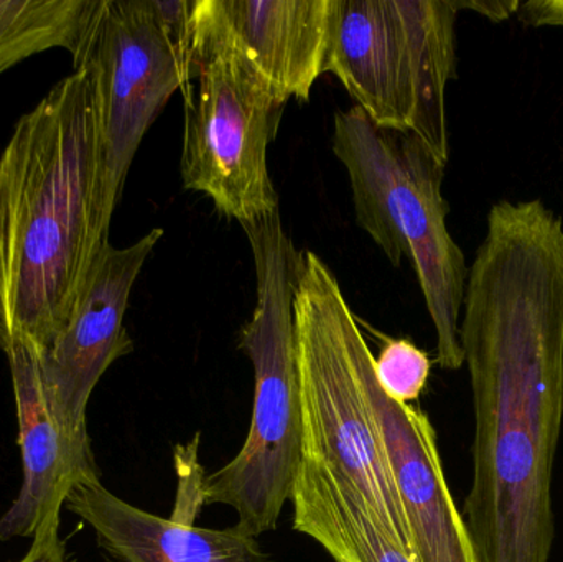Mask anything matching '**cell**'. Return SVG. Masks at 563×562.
Returning <instances> with one entry per match:
<instances>
[{"instance_id": "12", "label": "cell", "mask_w": 563, "mask_h": 562, "mask_svg": "<svg viewBox=\"0 0 563 562\" xmlns=\"http://www.w3.org/2000/svg\"><path fill=\"white\" fill-rule=\"evenodd\" d=\"M63 508L95 530L112 562H274L257 538L236 527L208 530L155 517L111 494L101 478L78 482Z\"/></svg>"}, {"instance_id": "16", "label": "cell", "mask_w": 563, "mask_h": 562, "mask_svg": "<svg viewBox=\"0 0 563 562\" xmlns=\"http://www.w3.org/2000/svg\"><path fill=\"white\" fill-rule=\"evenodd\" d=\"M383 339V349L374 359L377 382L394 401L412 405L426 389L432 360L410 340Z\"/></svg>"}, {"instance_id": "13", "label": "cell", "mask_w": 563, "mask_h": 562, "mask_svg": "<svg viewBox=\"0 0 563 562\" xmlns=\"http://www.w3.org/2000/svg\"><path fill=\"white\" fill-rule=\"evenodd\" d=\"M231 33L290 101L328 73L340 0H217Z\"/></svg>"}, {"instance_id": "19", "label": "cell", "mask_w": 563, "mask_h": 562, "mask_svg": "<svg viewBox=\"0 0 563 562\" xmlns=\"http://www.w3.org/2000/svg\"><path fill=\"white\" fill-rule=\"evenodd\" d=\"M459 10H473L493 22H503L512 13L518 12V0H498V2H470V0H455Z\"/></svg>"}, {"instance_id": "3", "label": "cell", "mask_w": 563, "mask_h": 562, "mask_svg": "<svg viewBox=\"0 0 563 562\" xmlns=\"http://www.w3.org/2000/svg\"><path fill=\"white\" fill-rule=\"evenodd\" d=\"M303 461L323 471L412 558L409 528L364 385L371 352L333 271L301 253L294 300Z\"/></svg>"}, {"instance_id": "14", "label": "cell", "mask_w": 563, "mask_h": 562, "mask_svg": "<svg viewBox=\"0 0 563 562\" xmlns=\"http://www.w3.org/2000/svg\"><path fill=\"white\" fill-rule=\"evenodd\" d=\"M290 502L294 530L317 541L334 562H416L357 502L308 462H301Z\"/></svg>"}, {"instance_id": "11", "label": "cell", "mask_w": 563, "mask_h": 562, "mask_svg": "<svg viewBox=\"0 0 563 562\" xmlns=\"http://www.w3.org/2000/svg\"><path fill=\"white\" fill-rule=\"evenodd\" d=\"M15 395L22 488L0 518V541L33 538L53 511H62L78 482L101 478L91 439L75 438L53 416L43 392L38 356L20 342L0 345Z\"/></svg>"}, {"instance_id": "5", "label": "cell", "mask_w": 563, "mask_h": 562, "mask_svg": "<svg viewBox=\"0 0 563 562\" xmlns=\"http://www.w3.org/2000/svg\"><path fill=\"white\" fill-rule=\"evenodd\" d=\"M333 152L350 177L361 230L393 266L412 263L435 329L437 363L450 372L462 368L468 266L446 227V165L417 135L380 128L357 106L334 115Z\"/></svg>"}, {"instance_id": "10", "label": "cell", "mask_w": 563, "mask_h": 562, "mask_svg": "<svg viewBox=\"0 0 563 562\" xmlns=\"http://www.w3.org/2000/svg\"><path fill=\"white\" fill-rule=\"evenodd\" d=\"M363 375L409 528L413 561L479 562L446 484L429 416L386 395L374 372L373 352L364 360Z\"/></svg>"}, {"instance_id": "9", "label": "cell", "mask_w": 563, "mask_h": 562, "mask_svg": "<svg viewBox=\"0 0 563 562\" xmlns=\"http://www.w3.org/2000/svg\"><path fill=\"white\" fill-rule=\"evenodd\" d=\"M164 236L162 228L128 247L106 244L65 332L38 359L43 392L58 425L75 438L89 439L86 408L99 379L134 342L124 327L132 287L145 261Z\"/></svg>"}, {"instance_id": "7", "label": "cell", "mask_w": 563, "mask_h": 562, "mask_svg": "<svg viewBox=\"0 0 563 562\" xmlns=\"http://www.w3.org/2000/svg\"><path fill=\"white\" fill-rule=\"evenodd\" d=\"M455 0H340L328 73L374 124L410 132L449 164Z\"/></svg>"}, {"instance_id": "1", "label": "cell", "mask_w": 563, "mask_h": 562, "mask_svg": "<svg viewBox=\"0 0 563 562\" xmlns=\"http://www.w3.org/2000/svg\"><path fill=\"white\" fill-rule=\"evenodd\" d=\"M475 409L465 524L479 562H549L563 421V221L503 200L468 267L460 319Z\"/></svg>"}, {"instance_id": "6", "label": "cell", "mask_w": 563, "mask_h": 562, "mask_svg": "<svg viewBox=\"0 0 563 562\" xmlns=\"http://www.w3.org/2000/svg\"><path fill=\"white\" fill-rule=\"evenodd\" d=\"M181 180L244 224L279 210L267 151L288 99L257 69L217 0H197L190 81L184 91Z\"/></svg>"}, {"instance_id": "2", "label": "cell", "mask_w": 563, "mask_h": 562, "mask_svg": "<svg viewBox=\"0 0 563 562\" xmlns=\"http://www.w3.org/2000/svg\"><path fill=\"white\" fill-rule=\"evenodd\" d=\"M119 200L95 81L73 69L13 125L0 154V345L42 359L65 332Z\"/></svg>"}, {"instance_id": "17", "label": "cell", "mask_w": 563, "mask_h": 562, "mask_svg": "<svg viewBox=\"0 0 563 562\" xmlns=\"http://www.w3.org/2000/svg\"><path fill=\"white\" fill-rule=\"evenodd\" d=\"M59 514L62 511H53L43 520L33 537L29 553L15 562H71L59 537Z\"/></svg>"}, {"instance_id": "15", "label": "cell", "mask_w": 563, "mask_h": 562, "mask_svg": "<svg viewBox=\"0 0 563 562\" xmlns=\"http://www.w3.org/2000/svg\"><path fill=\"white\" fill-rule=\"evenodd\" d=\"M99 0H0V73L52 48L76 55Z\"/></svg>"}, {"instance_id": "18", "label": "cell", "mask_w": 563, "mask_h": 562, "mask_svg": "<svg viewBox=\"0 0 563 562\" xmlns=\"http://www.w3.org/2000/svg\"><path fill=\"white\" fill-rule=\"evenodd\" d=\"M516 15L529 26H563V0H529Z\"/></svg>"}, {"instance_id": "4", "label": "cell", "mask_w": 563, "mask_h": 562, "mask_svg": "<svg viewBox=\"0 0 563 562\" xmlns=\"http://www.w3.org/2000/svg\"><path fill=\"white\" fill-rule=\"evenodd\" d=\"M256 269V307L240 332L254 370L250 432L236 458L201 484V507L228 505L234 527L257 538L276 530L303 462V411L294 300L301 253L280 211L241 224Z\"/></svg>"}, {"instance_id": "8", "label": "cell", "mask_w": 563, "mask_h": 562, "mask_svg": "<svg viewBox=\"0 0 563 562\" xmlns=\"http://www.w3.org/2000/svg\"><path fill=\"white\" fill-rule=\"evenodd\" d=\"M75 69L95 81L106 164L121 200L132 161L155 119L190 81V69L165 32L152 0H99Z\"/></svg>"}]
</instances>
